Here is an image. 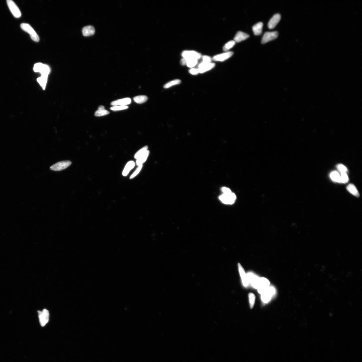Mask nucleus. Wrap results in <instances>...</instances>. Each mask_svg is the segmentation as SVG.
<instances>
[{"mask_svg": "<svg viewBox=\"0 0 362 362\" xmlns=\"http://www.w3.org/2000/svg\"><path fill=\"white\" fill-rule=\"evenodd\" d=\"M71 164L70 161H62L58 162L50 167L51 170L55 171H60L67 168Z\"/></svg>", "mask_w": 362, "mask_h": 362, "instance_id": "nucleus-6", "label": "nucleus"}, {"mask_svg": "<svg viewBox=\"0 0 362 362\" xmlns=\"http://www.w3.org/2000/svg\"><path fill=\"white\" fill-rule=\"evenodd\" d=\"M330 177L332 181L337 183H340V175L338 172L333 171L330 174Z\"/></svg>", "mask_w": 362, "mask_h": 362, "instance_id": "nucleus-25", "label": "nucleus"}, {"mask_svg": "<svg viewBox=\"0 0 362 362\" xmlns=\"http://www.w3.org/2000/svg\"><path fill=\"white\" fill-rule=\"evenodd\" d=\"M48 77V76L41 75L40 77L37 79V81L43 90H45V89Z\"/></svg>", "mask_w": 362, "mask_h": 362, "instance_id": "nucleus-20", "label": "nucleus"}, {"mask_svg": "<svg viewBox=\"0 0 362 362\" xmlns=\"http://www.w3.org/2000/svg\"><path fill=\"white\" fill-rule=\"evenodd\" d=\"M129 107L127 106H116L110 108V109L113 111L117 112L118 111L122 110L128 109Z\"/></svg>", "mask_w": 362, "mask_h": 362, "instance_id": "nucleus-33", "label": "nucleus"}, {"mask_svg": "<svg viewBox=\"0 0 362 362\" xmlns=\"http://www.w3.org/2000/svg\"><path fill=\"white\" fill-rule=\"evenodd\" d=\"M181 83V81L180 80L178 79L174 80L166 83V84L163 87L165 89L168 88L172 87V86L179 84Z\"/></svg>", "mask_w": 362, "mask_h": 362, "instance_id": "nucleus-28", "label": "nucleus"}, {"mask_svg": "<svg viewBox=\"0 0 362 362\" xmlns=\"http://www.w3.org/2000/svg\"><path fill=\"white\" fill-rule=\"evenodd\" d=\"M133 99L134 101L138 104H142L146 101L148 97L146 96L140 95L134 97Z\"/></svg>", "mask_w": 362, "mask_h": 362, "instance_id": "nucleus-26", "label": "nucleus"}, {"mask_svg": "<svg viewBox=\"0 0 362 362\" xmlns=\"http://www.w3.org/2000/svg\"><path fill=\"white\" fill-rule=\"evenodd\" d=\"M349 181L348 175L346 173H341L340 176V183L345 184Z\"/></svg>", "mask_w": 362, "mask_h": 362, "instance_id": "nucleus-34", "label": "nucleus"}, {"mask_svg": "<svg viewBox=\"0 0 362 362\" xmlns=\"http://www.w3.org/2000/svg\"><path fill=\"white\" fill-rule=\"evenodd\" d=\"M281 18V17L279 14H276L274 15L268 23V28L270 29H274L279 23Z\"/></svg>", "mask_w": 362, "mask_h": 362, "instance_id": "nucleus-13", "label": "nucleus"}, {"mask_svg": "<svg viewBox=\"0 0 362 362\" xmlns=\"http://www.w3.org/2000/svg\"><path fill=\"white\" fill-rule=\"evenodd\" d=\"M98 109H99V110L105 109V107L104 106H103V105H100L99 107H98Z\"/></svg>", "mask_w": 362, "mask_h": 362, "instance_id": "nucleus-39", "label": "nucleus"}, {"mask_svg": "<svg viewBox=\"0 0 362 362\" xmlns=\"http://www.w3.org/2000/svg\"><path fill=\"white\" fill-rule=\"evenodd\" d=\"M198 61L196 59L183 58L181 60V63L182 65H186L189 68H192L197 64Z\"/></svg>", "mask_w": 362, "mask_h": 362, "instance_id": "nucleus-14", "label": "nucleus"}, {"mask_svg": "<svg viewBox=\"0 0 362 362\" xmlns=\"http://www.w3.org/2000/svg\"><path fill=\"white\" fill-rule=\"evenodd\" d=\"M33 70L35 72L40 73L41 75L48 76L50 72V69L49 66L41 63L35 64Z\"/></svg>", "mask_w": 362, "mask_h": 362, "instance_id": "nucleus-4", "label": "nucleus"}, {"mask_svg": "<svg viewBox=\"0 0 362 362\" xmlns=\"http://www.w3.org/2000/svg\"><path fill=\"white\" fill-rule=\"evenodd\" d=\"M233 54L232 52H227L214 56L213 60L215 61H223L230 58Z\"/></svg>", "mask_w": 362, "mask_h": 362, "instance_id": "nucleus-11", "label": "nucleus"}, {"mask_svg": "<svg viewBox=\"0 0 362 362\" xmlns=\"http://www.w3.org/2000/svg\"><path fill=\"white\" fill-rule=\"evenodd\" d=\"M247 275L249 284H250L253 287L258 289L259 287L260 278L258 277L253 273H248Z\"/></svg>", "mask_w": 362, "mask_h": 362, "instance_id": "nucleus-8", "label": "nucleus"}, {"mask_svg": "<svg viewBox=\"0 0 362 362\" xmlns=\"http://www.w3.org/2000/svg\"><path fill=\"white\" fill-rule=\"evenodd\" d=\"M189 73L193 75H196L198 74L199 73L198 68H193L191 69L189 71Z\"/></svg>", "mask_w": 362, "mask_h": 362, "instance_id": "nucleus-37", "label": "nucleus"}, {"mask_svg": "<svg viewBox=\"0 0 362 362\" xmlns=\"http://www.w3.org/2000/svg\"><path fill=\"white\" fill-rule=\"evenodd\" d=\"M21 28L28 33L33 41L38 42L40 40L39 36L32 27L28 24L23 23L21 24Z\"/></svg>", "mask_w": 362, "mask_h": 362, "instance_id": "nucleus-1", "label": "nucleus"}, {"mask_svg": "<svg viewBox=\"0 0 362 362\" xmlns=\"http://www.w3.org/2000/svg\"><path fill=\"white\" fill-rule=\"evenodd\" d=\"M337 168L339 171L341 173H346L348 171V169L343 164H340L337 165Z\"/></svg>", "mask_w": 362, "mask_h": 362, "instance_id": "nucleus-35", "label": "nucleus"}, {"mask_svg": "<svg viewBox=\"0 0 362 362\" xmlns=\"http://www.w3.org/2000/svg\"><path fill=\"white\" fill-rule=\"evenodd\" d=\"M182 56L183 58L190 59H194L199 60L202 58L200 53L193 51H185L182 53Z\"/></svg>", "mask_w": 362, "mask_h": 362, "instance_id": "nucleus-10", "label": "nucleus"}, {"mask_svg": "<svg viewBox=\"0 0 362 362\" xmlns=\"http://www.w3.org/2000/svg\"><path fill=\"white\" fill-rule=\"evenodd\" d=\"M239 271L243 284L244 286L245 287L248 286L249 284V283L248 280L247 274L245 272L244 269L240 263H238Z\"/></svg>", "mask_w": 362, "mask_h": 362, "instance_id": "nucleus-12", "label": "nucleus"}, {"mask_svg": "<svg viewBox=\"0 0 362 362\" xmlns=\"http://www.w3.org/2000/svg\"><path fill=\"white\" fill-rule=\"evenodd\" d=\"M347 189L349 193L353 194V195L357 197H358L359 196H360L356 187L353 184H349L347 187Z\"/></svg>", "mask_w": 362, "mask_h": 362, "instance_id": "nucleus-21", "label": "nucleus"}, {"mask_svg": "<svg viewBox=\"0 0 362 362\" xmlns=\"http://www.w3.org/2000/svg\"><path fill=\"white\" fill-rule=\"evenodd\" d=\"M212 59L208 56H204L202 58V61L199 64L198 68H201L207 64L211 63Z\"/></svg>", "mask_w": 362, "mask_h": 362, "instance_id": "nucleus-27", "label": "nucleus"}, {"mask_svg": "<svg viewBox=\"0 0 362 362\" xmlns=\"http://www.w3.org/2000/svg\"><path fill=\"white\" fill-rule=\"evenodd\" d=\"M276 290L274 287L268 286L261 296L262 302L264 303L269 302L275 294Z\"/></svg>", "mask_w": 362, "mask_h": 362, "instance_id": "nucleus-2", "label": "nucleus"}, {"mask_svg": "<svg viewBox=\"0 0 362 362\" xmlns=\"http://www.w3.org/2000/svg\"><path fill=\"white\" fill-rule=\"evenodd\" d=\"M6 3L10 11L15 18H20L22 16L21 11L14 2L12 0H7Z\"/></svg>", "mask_w": 362, "mask_h": 362, "instance_id": "nucleus-3", "label": "nucleus"}, {"mask_svg": "<svg viewBox=\"0 0 362 362\" xmlns=\"http://www.w3.org/2000/svg\"><path fill=\"white\" fill-rule=\"evenodd\" d=\"M39 321L41 326L44 327L48 322L50 314L47 309H44L42 312L38 311Z\"/></svg>", "mask_w": 362, "mask_h": 362, "instance_id": "nucleus-7", "label": "nucleus"}, {"mask_svg": "<svg viewBox=\"0 0 362 362\" xmlns=\"http://www.w3.org/2000/svg\"><path fill=\"white\" fill-rule=\"evenodd\" d=\"M263 24L262 22H259L255 24L253 27V31L255 35H260L262 33Z\"/></svg>", "mask_w": 362, "mask_h": 362, "instance_id": "nucleus-18", "label": "nucleus"}, {"mask_svg": "<svg viewBox=\"0 0 362 362\" xmlns=\"http://www.w3.org/2000/svg\"><path fill=\"white\" fill-rule=\"evenodd\" d=\"M222 191L223 192V194H230L232 193L230 189L226 187H223L222 189Z\"/></svg>", "mask_w": 362, "mask_h": 362, "instance_id": "nucleus-38", "label": "nucleus"}, {"mask_svg": "<svg viewBox=\"0 0 362 362\" xmlns=\"http://www.w3.org/2000/svg\"><path fill=\"white\" fill-rule=\"evenodd\" d=\"M215 66V64L210 63L207 65H204L201 68H198L199 73H203L206 71L210 70L214 68Z\"/></svg>", "mask_w": 362, "mask_h": 362, "instance_id": "nucleus-23", "label": "nucleus"}, {"mask_svg": "<svg viewBox=\"0 0 362 362\" xmlns=\"http://www.w3.org/2000/svg\"><path fill=\"white\" fill-rule=\"evenodd\" d=\"M149 151L148 150L144 154L137 159L136 164L137 166L142 165L143 163L146 161L147 158L148 157L149 155Z\"/></svg>", "mask_w": 362, "mask_h": 362, "instance_id": "nucleus-22", "label": "nucleus"}, {"mask_svg": "<svg viewBox=\"0 0 362 362\" xmlns=\"http://www.w3.org/2000/svg\"><path fill=\"white\" fill-rule=\"evenodd\" d=\"M109 114V112H108L107 110H99L98 109L95 113V116L96 117H102L103 116L107 115Z\"/></svg>", "mask_w": 362, "mask_h": 362, "instance_id": "nucleus-32", "label": "nucleus"}, {"mask_svg": "<svg viewBox=\"0 0 362 362\" xmlns=\"http://www.w3.org/2000/svg\"><path fill=\"white\" fill-rule=\"evenodd\" d=\"M249 35L248 34L243 32H242L239 31L236 33L234 38V41L235 42H240L241 41L245 40L248 38Z\"/></svg>", "mask_w": 362, "mask_h": 362, "instance_id": "nucleus-16", "label": "nucleus"}, {"mask_svg": "<svg viewBox=\"0 0 362 362\" xmlns=\"http://www.w3.org/2000/svg\"><path fill=\"white\" fill-rule=\"evenodd\" d=\"M235 41L231 40L226 43L223 47V50L225 51H227L232 48L235 44Z\"/></svg>", "mask_w": 362, "mask_h": 362, "instance_id": "nucleus-30", "label": "nucleus"}, {"mask_svg": "<svg viewBox=\"0 0 362 362\" xmlns=\"http://www.w3.org/2000/svg\"><path fill=\"white\" fill-rule=\"evenodd\" d=\"M278 36V33L276 31L267 32L263 35L262 40L263 44L269 42L276 39Z\"/></svg>", "mask_w": 362, "mask_h": 362, "instance_id": "nucleus-9", "label": "nucleus"}, {"mask_svg": "<svg viewBox=\"0 0 362 362\" xmlns=\"http://www.w3.org/2000/svg\"><path fill=\"white\" fill-rule=\"evenodd\" d=\"M131 103V100L129 98H123L114 101L111 103V105L113 106H127L129 105Z\"/></svg>", "mask_w": 362, "mask_h": 362, "instance_id": "nucleus-15", "label": "nucleus"}, {"mask_svg": "<svg viewBox=\"0 0 362 362\" xmlns=\"http://www.w3.org/2000/svg\"><path fill=\"white\" fill-rule=\"evenodd\" d=\"M142 167V165H140V166H138V167L136 169V170L133 173L132 175L131 176H130V179L134 178L135 176H137V175L139 173L140 171H141Z\"/></svg>", "mask_w": 362, "mask_h": 362, "instance_id": "nucleus-36", "label": "nucleus"}, {"mask_svg": "<svg viewBox=\"0 0 362 362\" xmlns=\"http://www.w3.org/2000/svg\"><path fill=\"white\" fill-rule=\"evenodd\" d=\"M236 198L235 194L232 192L230 194H223L219 197L220 200L223 203L230 205L235 202Z\"/></svg>", "mask_w": 362, "mask_h": 362, "instance_id": "nucleus-5", "label": "nucleus"}, {"mask_svg": "<svg viewBox=\"0 0 362 362\" xmlns=\"http://www.w3.org/2000/svg\"><path fill=\"white\" fill-rule=\"evenodd\" d=\"M135 164V162L132 161L128 162L126 166H125L124 171H123V176H127L130 171L134 168Z\"/></svg>", "mask_w": 362, "mask_h": 362, "instance_id": "nucleus-19", "label": "nucleus"}, {"mask_svg": "<svg viewBox=\"0 0 362 362\" xmlns=\"http://www.w3.org/2000/svg\"><path fill=\"white\" fill-rule=\"evenodd\" d=\"M148 147L147 146H145L143 147L140 150L135 154V158L136 159L139 158V157L144 154L148 150Z\"/></svg>", "mask_w": 362, "mask_h": 362, "instance_id": "nucleus-29", "label": "nucleus"}, {"mask_svg": "<svg viewBox=\"0 0 362 362\" xmlns=\"http://www.w3.org/2000/svg\"><path fill=\"white\" fill-rule=\"evenodd\" d=\"M95 29L91 26H88L85 27L82 29L83 35L88 37L92 36L95 34Z\"/></svg>", "mask_w": 362, "mask_h": 362, "instance_id": "nucleus-17", "label": "nucleus"}, {"mask_svg": "<svg viewBox=\"0 0 362 362\" xmlns=\"http://www.w3.org/2000/svg\"><path fill=\"white\" fill-rule=\"evenodd\" d=\"M249 300V303L250 307L251 309L253 308L254 306L255 302V297L254 294L253 293H250L248 294Z\"/></svg>", "mask_w": 362, "mask_h": 362, "instance_id": "nucleus-31", "label": "nucleus"}, {"mask_svg": "<svg viewBox=\"0 0 362 362\" xmlns=\"http://www.w3.org/2000/svg\"><path fill=\"white\" fill-rule=\"evenodd\" d=\"M270 284V283L269 281L266 278H260L259 286L258 289H265V288L269 286Z\"/></svg>", "mask_w": 362, "mask_h": 362, "instance_id": "nucleus-24", "label": "nucleus"}]
</instances>
